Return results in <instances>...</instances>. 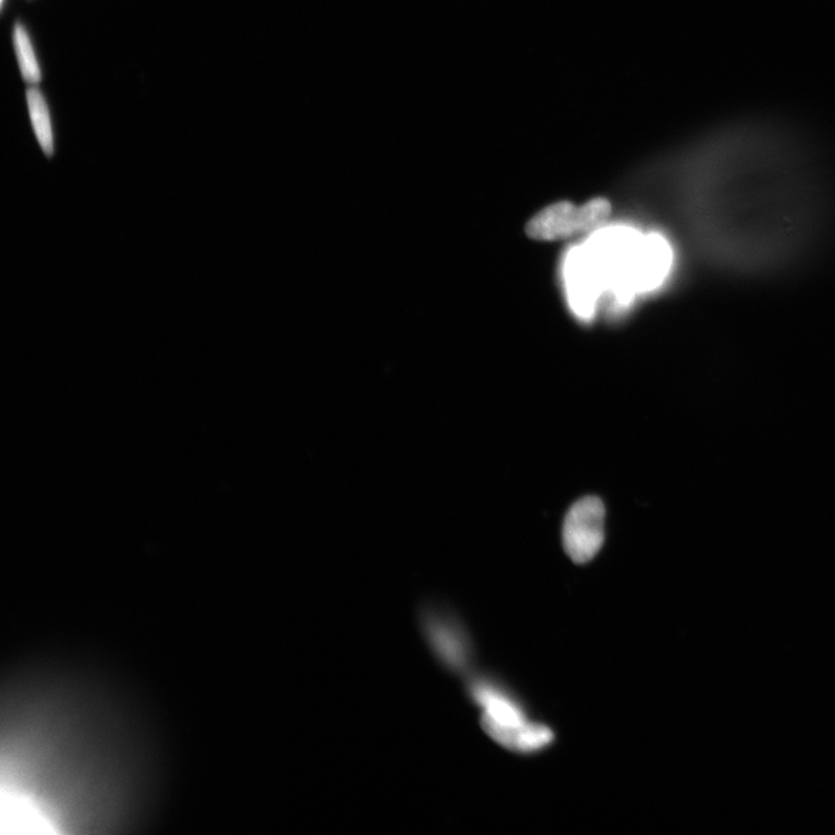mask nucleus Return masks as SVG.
<instances>
[{"mask_svg": "<svg viewBox=\"0 0 835 835\" xmlns=\"http://www.w3.org/2000/svg\"><path fill=\"white\" fill-rule=\"evenodd\" d=\"M610 215L612 203L605 198L589 200L580 207L573 202L561 201L529 219L524 232L529 238L537 240H562L599 229Z\"/></svg>", "mask_w": 835, "mask_h": 835, "instance_id": "f257e3e1", "label": "nucleus"}, {"mask_svg": "<svg viewBox=\"0 0 835 835\" xmlns=\"http://www.w3.org/2000/svg\"><path fill=\"white\" fill-rule=\"evenodd\" d=\"M420 624L438 662L453 674H462L472 662L473 651L454 614L442 606L429 603L421 609Z\"/></svg>", "mask_w": 835, "mask_h": 835, "instance_id": "f03ea898", "label": "nucleus"}, {"mask_svg": "<svg viewBox=\"0 0 835 835\" xmlns=\"http://www.w3.org/2000/svg\"><path fill=\"white\" fill-rule=\"evenodd\" d=\"M606 508L603 501L587 496L569 507L563 523L565 553L576 564L593 561L605 542Z\"/></svg>", "mask_w": 835, "mask_h": 835, "instance_id": "7ed1b4c3", "label": "nucleus"}, {"mask_svg": "<svg viewBox=\"0 0 835 835\" xmlns=\"http://www.w3.org/2000/svg\"><path fill=\"white\" fill-rule=\"evenodd\" d=\"M471 697L482 708V726L496 743L511 749L520 729L529 721L521 706L490 680L470 685Z\"/></svg>", "mask_w": 835, "mask_h": 835, "instance_id": "20e7f679", "label": "nucleus"}, {"mask_svg": "<svg viewBox=\"0 0 835 835\" xmlns=\"http://www.w3.org/2000/svg\"><path fill=\"white\" fill-rule=\"evenodd\" d=\"M27 100L33 126L40 140V145L50 155L54 150V144L50 116L46 101L43 94L34 89L29 91Z\"/></svg>", "mask_w": 835, "mask_h": 835, "instance_id": "39448f33", "label": "nucleus"}, {"mask_svg": "<svg viewBox=\"0 0 835 835\" xmlns=\"http://www.w3.org/2000/svg\"><path fill=\"white\" fill-rule=\"evenodd\" d=\"M14 46L18 55L20 69L24 78L30 83H37L41 78L38 65L36 63L33 46L30 36L22 25H16L14 30Z\"/></svg>", "mask_w": 835, "mask_h": 835, "instance_id": "423d86ee", "label": "nucleus"}]
</instances>
